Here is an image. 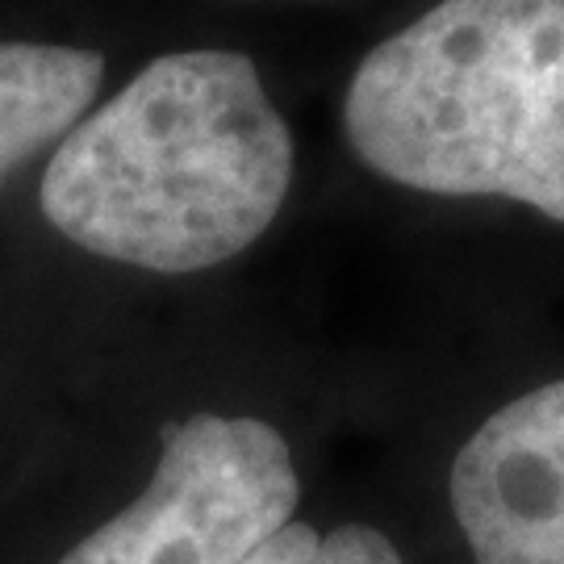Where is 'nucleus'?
<instances>
[{
	"label": "nucleus",
	"mask_w": 564,
	"mask_h": 564,
	"mask_svg": "<svg viewBox=\"0 0 564 564\" xmlns=\"http://www.w3.org/2000/svg\"><path fill=\"white\" fill-rule=\"evenodd\" d=\"M105 80V55L46 42H0V184L59 147Z\"/></svg>",
	"instance_id": "39448f33"
},
{
	"label": "nucleus",
	"mask_w": 564,
	"mask_h": 564,
	"mask_svg": "<svg viewBox=\"0 0 564 564\" xmlns=\"http://www.w3.org/2000/svg\"><path fill=\"white\" fill-rule=\"evenodd\" d=\"M242 564H405L402 552L377 527L343 523L318 531L310 523H284Z\"/></svg>",
	"instance_id": "423d86ee"
},
{
	"label": "nucleus",
	"mask_w": 564,
	"mask_h": 564,
	"mask_svg": "<svg viewBox=\"0 0 564 564\" xmlns=\"http://www.w3.org/2000/svg\"><path fill=\"white\" fill-rule=\"evenodd\" d=\"M452 510L477 564H564V381L468 435L452 460Z\"/></svg>",
	"instance_id": "20e7f679"
},
{
	"label": "nucleus",
	"mask_w": 564,
	"mask_h": 564,
	"mask_svg": "<svg viewBox=\"0 0 564 564\" xmlns=\"http://www.w3.org/2000/svg\"><path fill=\"white\" fill-rule=\"evenodd\" d=\"M293 134L239 51H172L55 147L42 214L63 239L147 272L235 260L276 223Z\"/></svg>",
	"instance_id": "f257e3e1"
},
{
	"label": "nucleus",
	"mask_w": 564,
	"mask_h": 564,
	"mask_svg": "<svg viewBox=\"0 0 564 564\" xmlns=\"http://www.w3.org/2000/svg\"><path fill=\"white\" fill-rule=\"evenodd\" d=\"M297 468L260 419L193 414L163 426L155 477L59 564H242L293 523Z\"/></svg>",
	"instance_id": "7ed1b4c3"
},
{
	"label": "nucleus",
	"mask_w": 564,
	"mask_h": 564,
	"mask_svg": "<svg viewBox=\"0 0 564 564\" xmlns=\"http://www.w3.org/2000/svg\"><path fill=\"white\" fill-rule=\"evenodd\" d=\"M343 130L384 181L564 223V0H440L364 55Z\"/></svg>",
	"instance_id": "f03ea898"
}]
</instances>
